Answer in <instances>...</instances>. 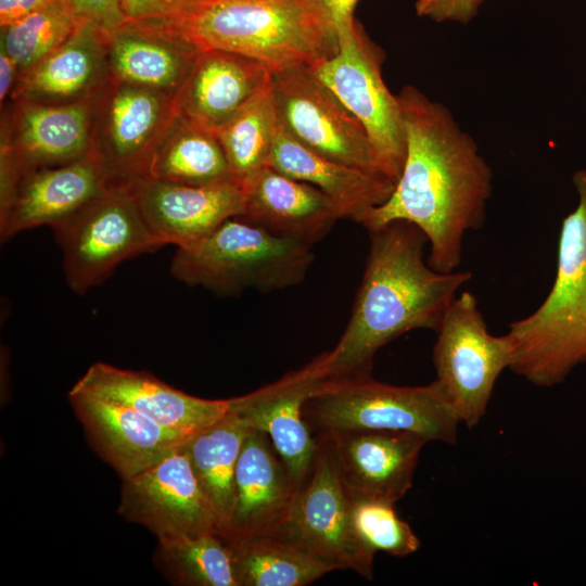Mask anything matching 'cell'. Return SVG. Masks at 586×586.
<instances>
[{"label": "cell", "mask_w": 586, "mask_h": 586, "mask_svg": "<svg viewBox=\"0 0 586 586\" xmlns=\"http://www.w3.org/2000/svg\"><path fill=\"white\" fill-rule=\"evenodd\" d=\"M51 0H0V27H4Z\"/></svg>", "instance_id": "obj_37"}, {"label": "cell", "mask_w": 586, "mask_h": 586, "mask_svg": "<svg viewBox=\"0 0 586 586\" xmlns=\"http://www.w3.org/2000/svg\"><path fill=\"white\" fill-rule=\"evenodd\" d=\"M157 26L200 50L242 54L271 71L313 66L339 48L336 28L318 0H207L188 15Z\"/></svg>", "instance_id": "obj_3"}, {"label": "cell", "mask_w": 586, "mask_h": 586, "mask_svg": "<svg viewBox=\"0 0 586 586\" xmlns=\"http://www.w3.org/2000/svg\"><path fill=\"white\" fill-rule=\"evenodd\" d=\"M326 379L324 352L272 383L229 398L231 412L251 429L270 437L295 488L307 475L317 448V438L304 419L303 408Z\"/></svg>", "instance_id": "obj_14"}, {"label": "cell", "mask_w": 586, "mask_h": 586, "mask_svg": "<svg viewBox=\"0 0 586 586\" xmlns=\"http://www.w3.org/2000/svg\"><path fill=\"white\" fill-rule=\"evenodd\" d=\"M336 31L337 51L311 68L364 126L384 171L396 184L405 163L406 137L397 95L382 76L384 55L357 21Z\"/></svg>", "instance_id": "obj_10"}, {"label": "cell", "mask_w": 586, "mask_h": 586, "mask_svg": "<svg viewBox=\"0 0 586 586\" xmlns=\"http://www.w3.org/2000/svg\"><path fill=\"white\" fill-rule=\"evenodd\" d=\"M311 433L391 430L418 434L428 442L456 444L460 420L434 380L423 386H398L371 374L326 379L304 405Z\"/></svg>", "instance_id": "obj_6"}, {"label": "cell", "mask_w": 586, "mask_h": 586, "mask_svg": "<svg viewBox=\"0 0 586 586\" xmlns=\"http://www.w3.org/2000/svg\"><path fill=\"white\" fill-rule=\"evenodd\" d=\"M106 43L110 78L174 98L201 51L165 27L128 21L106 33Z\"/></svg>", "instance_id": "obj_25"}, {"label": "cell", "mask_w": 586, "mask_h": 586, "mask_svg": "<svg viewBox=\"0 0 586 586\" xmlns=\"http://www.w3.org/2000/svg\"><path fill=\"white\" fill-rule=\"evenodd\" d=\"M348 493V492H347ZM349 496V512L354 531L373 555L378 551L393 557H407L420 548V540L410 525L400 519L393 502Z\"/></svg>", "instance_id": "obj_33"}, {"label": "cell", "mask_w": 586, "mask_h": 586, "mask_svg": "<svg viewBox=\"0 0 586 586\" xmlns=\"http://www.w3.org/2000/svg\"><path fill=\"white\" fill-rule=\"evenodd\" d=\"M80 21H90L105 33L127 22L122 0H60Z\"/></svg>", "instance_id": "obj_35"}, {"label": "cell", "mask_w": 586, "mask_h": 586, "mask_svg": "<svg viewBox=\"0 0 586 586\" xmlns=\"http://www.w3.org/2000/svg\"><path fill=\"white\" fill-rule=\"evenodd\" d=\"M576 208L562 221L553 285L530 316L510 323V370L530 383H562L586 362V170L573 175Z\"/></svg>", "instance_id": "obj_4"}, {"label": "cell", "mask_w": 586, "mask_h": 586, "mask_svg": "<svg viewBox=\"0 0 586 586\" xmlns=\"http://www.w3.org/2000/svg\"><path fill=\"white\" fill-rule=\"evenodd\" d=\"M68 400L92 449L123 480L158 463L191 437L128 406L75 387Z\"/></svg>", "instance_id": "obj_16"}, {"label": "cell", "mask_w": 586, "mask_h": 586, "mask_svg": "<svg viewBox=\"0 0 586 586\" xmlns=\"http://www.w3.org/2000/svg\"><path fill=\"white\" fill-rule=\"evenodd\" d=\"M396 95L406 137L404 167L388 199L360 225L367 230L396 220L416 225L430 243L429 266L453 272L461 264L464 233L484 225L493 173L444 104L413 86Z\"/></svg>", "instance_id": "obj_1"}, {"label": "cell", "mask_w": 586, "mask_h": 586, "mask_svg": "<svg viewBox=\"0 0 586 586\" xmlns=\"http://www.w3.org/2000/svg\"><path fill=\"white\" fill-rule=\"evenodd\" d=\"M52 229L62 249L66 282L77 294L101 284L124 260L164 246L125 186H111Z\"/></svg>", "instance_id": "obj_7"}, {"label": "cell", "mask_w": 586, "mask_h": 586, "mask_svg": "<svg viewBox=\"0 0 586 586\" xmlns=\"http://www.w3.org/2000/svg\"><path fill=\"white\" fill-rule=\"evenodd\" d=\"M250 431L242 419L228 410L219 420L191 436L182 447L218 521L220 535L231 518L235 470Z\"/></svg>", "instance_id": "obj_27"}, {"label": "cell", "mask_w": 586, "mask_h": 586, "mask_svg": "<svg viewBox=\"0 0 586 586\" xmlns=\"http://www.w3.org/2000/svg\"><path fill=\"white\" fill-rule=\"evenodd\" d=\"M316 438L311 467L296 488L276 536L335 570H352L371 581L374 555L354 531L349 496L341 477L334 438L331 434H319Z\"/></svg>", "instance_id": "obj_8"}, {"label": "cell", "mask_w": 586, "mask_h": 586, "mask_svg": "<svg viewBox=\"0 0 586 586\" xmlns=\"http://www.w3.org/2000/svg\"><path fill=\"white\" fill-rule=\"evenodd\" d=\"M227 543L238 586H305L335 570L278 536H252Z\"/></svg>", "instance_id": "obj_29"}, {"label": "cell", "mask_w": 586, "mask_h": 586, "mask_svg": "<svg viewBox=\"0 0 586 586\" xmlns=\"http://www.w3.org/2000/svg\"><path fill=\"white\" fill-rule=\"evenodd\" d=\"M270 88L279 125L297 142L334 162L391 180L364 126L310 65L271 71Z\"/></svg>", "instance_id": "obj_11"}, {"label": "cell", "mask_w": 586, "mask_h": 586, "mask_svg": "<svg viewBox=\"0 0 586 586\" xmlns=\"http://www.w3.org/2000/svg\"><path fill=\"white\" fill-rule=\"evenodd\" d=\"M20 77L15 62L0 50V102L1 106L11 98Z\"/></svg>", "instance_id": "obj_39"}, {"label": "cell", "mask_w": 586, "mask_h": 586, "mask_svg": "<svg viewBox=\"0 0 586 586\" xmlns=\"http://www.w3.org/2000/svg\"><path fill=\"white\" fill-rule=\"evenodd\" d=\"M151 232L163 245L188 246L244 208L237 181L193 186L150 177L130 186Z\"/></svg>", "instance_id": "obj_17"}, {"label": "cell", "mask_w": 586, "mask_h": 586, "mask_svg": "<svg viewBox=\"0 0 586 586\" xmlns=\"http://www.w3.org/2000/svg\"><path fill=\"white\" fill-rule=\"evenodd\" d=\"M92 99L68 104L10 101L1 118L0 160L20 177L91 152Z\"/></svg>", "instance_id": "obj_15"}, {"label": "cell", "mask_w": 586, "mask_h": 586, "mask_svg": "<svg viewBox=\"0 0 586 586\" xmlns=\"http://www.w3.org/2000/svg\"><path fill=\"white\" fill-rule=\"evenodd\" d=\"M278 129L269 79L231 119L215 131L231 174L241 186L268 166Z\"/></svg>", "instance_id": "obj_30"}, {"label": "cell", "mask_w": 586, "mask_h": 586, "mask_svg": "<svg viewBox=\"0 0 586 586\" xmlns=\"http://www.w3.org/2000/svg\"><path fill=\"white\" fill-rule=\"evenodd\" d=\"M313 262L311 245L273 235L235 216L199 241L177 247L170 273L219 295L246 289L267 293L300 284Z\"/></svg>", "instance_id": "obj_5"}, {"label": "cell", "mask_w": 586, "mask_h": 586, "mask_svg": "<svg viewBox=\"0 0 586 586\" xmlns=\"http://www.w3.org/2000/svg\"><path fill=\"white\" fill-rule=\"evenodd\" d=\"M264 63L224 50H201L175 95L178 114L216 131L270 79Z\"/></svg>", "instance_id": "obj_24"}, {"label": "cell", "mask_w": 586, "mask_h": 586, "mask_svg": "<svg viewBox=\"0 0 586 586\" xmlns=\"http://www.w3.org/2000/svg\"><path fill=\"white\" fill-rule=\"evenodd\" d=\"M242 187L244 208L238 217L280 238L313 246L342 218L336 205L322 191L269 166Z\"/></svg>", "instance_id": "obj_22"}, {"label": "cell", "mask_w": 586, "mask_h": 586, "mask_svg": "<svg viewBox=\"0 0 586 586\" xmlns=\"http://www.w3.org/2000/svg\"><path fill=\"white\" fill-rule=\"evenodd\" d=\"M295 486L270 437L251 429L244 440L234 476L227 540L276 536L292 504Z\"/></svg>", "instance_id": "obj_21"}, {"label": "cell", "mask_w": 586, "mask_h": 586, "mask_svg": "<svg viewBox=\"0 0 586 586\" xmlns=\"http://www.w3.org/2000/svg\"><path fill=\"white\" fill-rule=\"evenodd\" d=\"M318 2L330 16L336 30L356 21L354 10L358 0H318Z\"/></svg>", "instance_id": "obj_38"}, {"label": "cell", "mask_w": 586, "mask_h": 586, "mask_svg": "<svg viewBox=\"0 0 586 586\" xmlns=\"http://www.w3.org/2000/svg\"><path fill=\"white\" fill-rule=\"evenodd\" d=\"M109 79L106 33L90 21H80L58 49L20 76L10 101H87Z\"/></svg>", "instance_id": "obj_23"}, {"label": "cell", "mask_w": 586, "mask_h": 586, "mask_svg": "<svg viewBox=\"0 0 586 586\" xmlns=\"http://www.w3.org/2000/svg\"><path fill=\"white\" fill-rule=\"evenodd\" d=\"M435 332V381L460 423L473 428L486 413L498 377L512 364L511 339L488 332L476 297L467 291L455 296Z\"/></svg>", "instance_id": "obj_9"}, {"label": "cell", "mask_w": 586, "mask_h": 586, "mask_svg": "<svg viewBox=\"0 0 586 586\" xmlns=\"http://www.w3.org/2000/svg\"><path fill=\"white\" fill-rule=\"evenodd\" d=\"M331 435L348 494L393 504L411 488L420 451L429 443L405 431L351 430Z\"/></svg>", "instance_id": "obj_20"}, {"label": "cell", "mask_w": 586, "mask_h": 586, "mask_svg": "<svg viewBox=\"0 0 586 586\" xmlns=\"http://www.w3.org/2000/svg\"><path fill=\"white\" fill-rule=\"evenodd\" d=\"M369 254L345 331L326 352L327 379L371 374L377 352L415 329L436 331L470 271L440 272L423 258L428 239L413 224L368 230Z\"/></svg>", "instance_id": "obj_2"}, {"label": "cell", "mask_w": 586, "mask_h": 586, "mask_svg": "<svg viewBox=\"0 0 586 586\" xmlns=\"http://www.w3.org/2000/svg\"><path fill=\"white\" fill-rule=\"evenodd\" d=\"M117 512L126 521L145 527L157 542L220 534L183 448L123 480Z\"/></svg>", "instance_id": "obj_13"}, {"label": "cell", "mask_w": 586, "mask_h": 586, "mask_svg": "<svg viewBox=\"0 0 586 586\" xmlns=\"http://www.w3.org/2000/svg\"><path fill=\"white\" fill-rule=\"evenodd\" d=\"M484 0H417L416 13L435 22L469 23Z\"/></svg>", "instance_id": "obj_36"}, {"label": "cell", "mask_w": 586, "mask_h": 586, "mask_svg": "<svg viewBox=\"0 0 586 586\" xmlns=\"http://www.w3.org/2000/svg\"><path fill=\"white\" fill-rule=\"evenodd\" d=\"M207 0H122L128 22L165 24L179 20Z\"/></svg>", "instance_id": "obj_34"}, {"label": "cell", "mask_w": 586, "mask_h": 586, "mask_svg": "<svg viewBox=\"0 0 586 586\" xmlns=\"http://www.w3.org/2000/svg\"><path fill=\"white\" fill-rule=\"evenodd\" d=\"M79 22L60 0H51L1 27L0 50L15 62L21 76L58 49Z\"/></svg>", "instance_id": "obj_32"}, {"label": "cell", "mask_w": 586, "mask_h": 586, "mask_svg": "<svg viewBox=\"0 0 586 586\" xmlns=\"http://www.w3.org/2000/svg\"><path fill=\"white\" fill-rule=\"evenodd\" d=\"M268 166L316 187L332 200L342 218L358 224L372 208L383 204L395 187L386 178L334 162L309 150L280 125Z\"/></svg>", "instance_id": "obj_26"}, {"label": "cell", "mask_w": 586, "mask_h": 586, "mask_svg": "<svg viewBox=\"0 0 586 586\" xmlns=\"http://www.w3.org/2000/svg\"><path fill=\"white\" fill-rule=\"evenodd\" d=\"M153 563L173 585L238 586L229 544L217 533L158 542Z\"/></svg>", "instance_id": "obj_31"}, {"label": "cell", "mask_w": 586, "mask_h": 586, "mask_svg": "<svg viewBox=\"0 0 586 586\" xmlns=\"http://www.w3.org/2000/svg\"><path fill=\"white\" fill-rule=\"evenodd\" d=\"M73 387L128 406L161 425L193 436L229 410V399L189 395L145 371L89 366Z\"/></svg>", "instance_id": "obj_19"}, {"label": "cell", "mask_w": 586, "mask_h": 586, "mask_svg": "<svg viewBox=\"0 0 586 586\" xmlns=\"http://www.w3.org/2000/svg\"><path fill=\"white\" fill-rule=\"evenodd\" d=\"M177 115L175 98L110 78L92 98L91 153L111 186L148 177L153 154Z\"/></svg>", "instance_id": "obj_12"}, {"label": "cell", "mask_w": 586, "mask_h": 586, "mask_svg": "<svg viewBox=\"0 0 586 586\" xmlns=\"http://www.w3.org/2000/svg\"><path fill=\"white\" fill-rule=\"evenodd\" d=\"M110 187L103 166L91 152L68 164L27 171L0 209L1 240L43 225L52 228Z\"/></svg>", "instance_id": "obj_18"}, {"label": "cell", "mask_w": 586, "mask_h": 586, "mask_svg": "<svg viewBox=\"0 0 586 586\" xmlns=\"http://www.w3.org/2000/svg\"><path fill=\"white\" fill-rule=\"evenodd\" d=\"M148 177L193 186L235 181L216 133L178 113L153 154Z\"/></svg>", "instance_id": "obj_28"}]
</instances>
